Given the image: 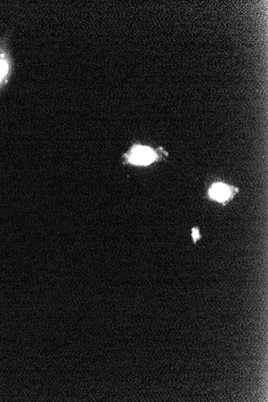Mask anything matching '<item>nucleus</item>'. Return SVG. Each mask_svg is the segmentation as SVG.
I'll return each instance as SVG.
<instances>
[{"mask_svg":"<svg viewBox=\"0 0 268 402\" xmlns=\"http://www.w3.org/2000/svg\"><path fill=\"white\" fill-rule=\"evenodd\" d=\"M192 236H193L194 240L195 241H197L198 238H200V234H199L198 230L196 229V228L192 230Z\"/></svg>","mask_w":268,"mask_h":402,"instance_id":"20e7f679","label":"nucleus"},{"mask_svg":"<svg viewBox=\"0 0 268 402\" xmlns=\"http://www.w3.org/2000/svg\"><path fill=\"white\" fill-rule=\"evenodd\" d=\"M156 158L154 151L146 146H136L132 148L128 154V162L132 164H150Z\"/></svg>","mask_w":268,"mask_h":402,"instance_id":"f257e3e1","label":"nucleus"},{"mask_svg":"<svg viewBox=\"0 0 268 402\" xmlns=\"http://www.w3.org/2000/svg\"><path fill=\"white\" fill-rule=\"evenodd\" d=\"M209 194L212 198L216 201L224 202L233 196L234 192L232 187L228 186L222 183H217L212 186L210 189Z\"/></svg>","mask_w":268,"mask_h":402,"instance_id":"f03ea898","label":"nucleus"},{"mask_svg":"<svg viewBox=\"0 0 268 402\" xmlns=\"http://www.w3.org/2000/svg\"><path fill=\"white\" fill-rule=\"evenodd\" d=\"M6 72H8V64L4 60H0V82L4 78Z\"/></svg>","mask_w":268,"mask_h":402,"instance_id":"7ed1b4c3","label":"nucleus"}]
</instances>
